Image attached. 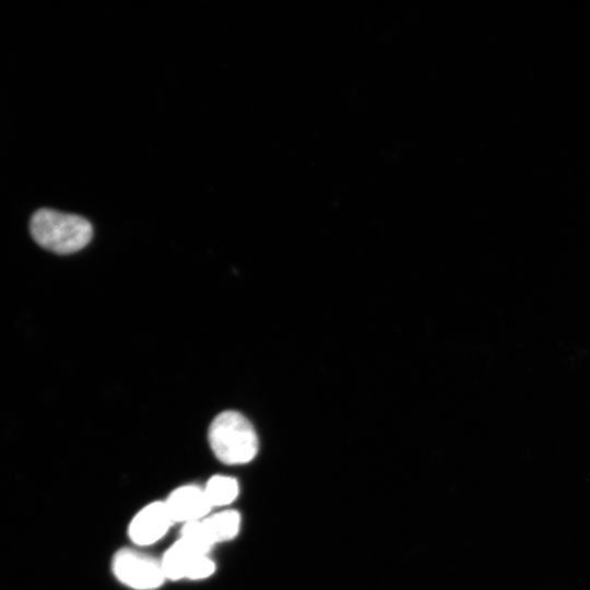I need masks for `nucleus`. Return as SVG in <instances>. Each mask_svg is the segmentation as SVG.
Masks as SVG:
<instances>
[{
    "instance_id": "f257e3e1",
    "label": "nucleus",
    "mask_w": 590,
    "mask_h": 590,
    "mask_svg": "<svg viewBox=\"0 0 590 590\" xmlns=\"http://www.w3.org/2000/svg\"><path fill=\"white\" fill-rule=\"evenodd\" d=\"M30 232L43 248L59 255L84 248L93 236L92 224L84 217L52 209H39L31 217Z\"/></svg>"
},
{
    "instance_id": "f03ea898",
    "label": "nucleus",
    "mask_w": 590,
    "mask_h": 590,
    "mask_svg": "<svg viewBox=\"0 0 590 590\" xmlns=\"http://www.w3.org/2000/svg\"><path fill=\"white\" fill-rule=\"evenodd\" d=\"M209 444L215 457L226 464L250 462L258 452V436L251 423L236 411H224L214 417Z\"/></svg>"
},
{
    "instance_id": "7ed1b4c3",
    "label": "nucleus",
    "mask_w": 590,
    "mask_h": 590,
    "mask_svg": "<svg viewBox=\"0 0 590 590\" xmlns=\"http://www.w3.org/2000/svg\"><path fill=\"white\" fill-rule=\"evenodd\" d=\"M111 568L121 583L135 590L156 589L166 579L161 560L132 548L117 551Z\"/></svg>"
},
{
    "instance_id": "20e7f679",
    "label": "nucleus",
    "mask_w": 590,
    "mask_h": 590,
    "mask_svg": "<svg viewBox=\"0 0 590 590\" xmlns=\"http://www.w3.org/2000/svg\"><path fill=\"white\" fill-rule=\"evenodd\" d=\"M173 520L164 502H153L143 507L131 520L129 538L138 545H150L161 540Z\"/></svg>"
},
{
    "instance_id": "39448f33",
    "label": "nucleus",
    "mask_w": 590,
    "mask_h": 590,
    "mask_svg": "<svg viewBox=\"0 0 590 590\" xmlns=\"http://www.w3.org/2000/svg\"><path fill=\"white\" fill-rule=\"evenodd\" d=\"M173 522H191L205 518L212 506L204 489L185 485L174 489L164 502Z\"/></svg>"
},
{
    "instance_id": "423d86ee",
    "label": "nucleus",
    "mask_w": 590,
    "mask_h": 590,
    "mask_svg": "<svg viewBox=\"0 0 590 590\" xmlns=\"http://www.w3.org/2000/svg\"><path fill=\"white\" fill-rule=\"evenodd\" d=\"M204 555H208V553L180 538L165 552L161 559L165 578L170 580L189 579L196 564Z\"/></svg>"
},
{
    "instance_id": "0eeeda50",
    "label": "nucleus",
    "mask_w": 590,
    "mask_h": 590,
    "mask_svg": "<svg viewBox=\"0 0 590 590\" xmlns=\"http://www.w3.org/2000/svg\"><path fill=\"white\" fill-rule=\"evenodd\" d=\"M203 522L214 544L226 542L238 534L240 515L236 510L226 509L203 518Z\"/></svg>"
},
{
    "instance_id": "6e6552de",
    "label": "nucleus",
    "mask_w": 590,
    "mask_h": 590,
    "mask_svg": "<svg viewBox=\"0 0 590 590\" xmlns=\"http://www.w3.org/2000/svg\"><path fill=\"white\" fill-rule=\"evenodd\" d=\"M203 489L212 507L232 504L239 493L237 481L225 475L212 476Z\"/></svg>"
}]
</instances>
